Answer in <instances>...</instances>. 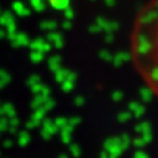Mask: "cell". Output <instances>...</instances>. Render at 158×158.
I'll use <instances>...</instances> for the list:
<instances>
[{"label": "cell", "mask_w": 158, "mask_h": 158, "mask_svg": "<svg viewBox=\"0 0 158 158\" xmlns=\"http://www.w3.org/2000/svg\"><path fill=\"white\" fill-rule=\"evenodd\" d=\"M130 44L138 75L158 98V0H149L138 11Z\"/></svg>", "instance_id": "6da1fadb"}]
</instances>
